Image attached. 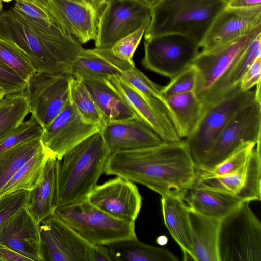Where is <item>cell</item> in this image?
I'll list each match as a JSON object with an SVG mask.
<instances>
[{
  "label": "cell",
  "mask_w": 261,
  "mask_h": 261,
  "mask_svg": "<svg viewBox=\"0 0 261 261\" xmlns=\"http://www.w3.org/2000/svg\"><path fill=\"white\" fill-rule=\"evenodd\" d=\"M104 173L184 200L196 179V167L182 139L143 149L110 153Z\"/></svg>",
  "instance_id": "cell-1"
},
{
  "label": "cell",
  "mask_w": 261,
  "mask_h": 261,
  "mask_svg": "<svg viewBox=\"0 0 261 261\" xmlns=\"http://www.w3.org/2000/svg\"><path fill=\"white\" fill-rule=\"evenodd\" d=\"M0 39L18 50L36 72L71 74L84 48L59 27L36 24L13 7L0 13Z\"/></svg>",
  "instance_id": "cell-2"
},
{
  "label": "cell",
  "mask_w": 261,
  "mask_h": 261,
  "mask_svg": "<svg viewBox=\"0 0 261 261\" xmlns=\"http://www.w3.org/2000/svg\"><path fill=\"white\" fill-rule=\"evenodd\" d=\"M110 154L100 130L67 151L59 160L56 208L86 200L104 173Z\"/></svg>",
  "instance_id": "cell-3"
},
{
  "label": "cell",
  "mask_w": 261,
  "mask_h": 261,
  "mask_svg": "<svg viewBox=\"0 0 261 261\" xmlns=\"http://www.w3.org/2000/svg\"><path fill=\"white\" fill-rule=\"evenodd\" d=\"M227 0H161L151 8L147 40L169 33L184 35L200 45Z\"/></svg>",
  "instance_id": "cell-4"
},
{
  "label": "cell",
  "mask_w": 261,
  "mask_h": 261,
  "mask_svg": "<svg viewBox=\"0 0 261 261\" xmlns=\"http://www.w3.org/2000/svg\"><path fill=\"white\" fill-rule=\"evenodd\" d=\"M260 33L261 25L241 37L199 52L191 65L197 71L194 92L204 107L229 93L227 82L230 71L252 40Z\"/></svg>",
  "instance_id": "cell-5"
},
{
  "label": "cell",
  "mask_w": 261,
  "mask_h": 261,
  "mask_svg": "<svg viewBox=\"0 0 261 261\" xmlns=\"http://www.w3.org/2000/svg\"><path fill=\"white\" fill-rule=\"evenodd\" d=\"M250 202H242L221 220L219 261H261V223Z\"/></svg>",
  "instance_id": "cell-6"
},
{
  "label": "cell",
  "mask_w": 261,
  "mask_h": 261,
  "mask_svg": "<svg viewBox=\"0 0 261 261\" xmlns=\"http://www.w3.org/2000/svg\"><path fill=\"white\" fill-rule=\"evenodd\" d=\"M54 215L91 245H107L135 238V222L117 219L92 204L86 199L55 208Z\"/></svg>",
  "instance_id": "cell-7"
},
{
  "label": "cell",
  "mask_w": 261,
  "mask_h": 261,
  "mask_svg": "<svg viewBox=\"0 0 261 261\" xmlns=\"http://www.w3.org/2000/svg\"><path fill=\"white\" fill-rule=\"evenodd\" d=\"M256 98L255 89L243 91L239 86L219 100L204 107L197 126L185 139L196 167L203 164L218 136L234 114Z\"/></svg>",
  "instance_id": "cell-8"
},
{
  "label": "cell",
  "mask_w": 261,
  "mask_h": 261,
  "mask_svg": "<svg viewBox=\"0 0 261 261\" xmlns=\"http://www.w3.org/2000/svg\"><path fill=\"white\" fill-rule=\"evenodd\" d=\"M144 44L142 66L170 80L191 65L200 48L191 39L175 33L153 37Z\"/></svg>",
  "instance_id": "cell-9"
},
{
  "label": "cell",
  "mask_w": 261,
  "mask_h": 261,
  "mask_svg": "<svg viewBox=\"0 0 261 261\" xmlns=\"http://www.w3.org/2000/svg\"><path fill=\"white\" fill-rule=\"evenodd\" d=\"M261 101L256 98L239 110L218 136L203 164L207 169L225 160L241 146L260 141Z\"/></svg>",
  "instance_id": "cell-10"
},
{
  "label": "cell",
  "mask_w": 261,
  "mask_h": 261,
  "mask_svg": "<svg viewBox=\"0 0 261 261\" xmlns=\"http://www.w3.org/2000/svg\"><path fill=\"white\" fill-rule=\"evenodd\" d=\"M70 73L35 72L23 91L30 113L44 129L61 112L69 97Z\"/></svg>",
  "instance_id": "cell-11"
},
{
  "label": "cell",
  "mask_w": 261,
  "mask_h": 261,
  "mask_svg": "<svg viewBox=\"0 0 261 261\" xmlns=\"http://www.w3.org/2000/svg\"><path fill=\"white\" fill-rule=\"evenodd\" d=\"M56 24L81 44L96 39L107 0H41Z\"/></svg>",
  "instance_id": "cell-12"
},
{
  "label": "cell",
  "mask_w": 261,
  "mask_h": 261,
  "mask_svg": "<svg viewBox=\"0 0 261 261\" xmlns=\"http://www.w3.org/2000/svg\"><path fill=\"white\" fill-rule=\"evenodd\" d=\"M151 8L139 0H107L101 14L95 45L111 48L122 38L149 24Z\"/></svg>",
  "instance_id": "cell-13"
},
{
  "label": "cell",
  "mask_w": 261,
  "mask_h": 261,
  "mask_svg": "<svg viewBox=\"0 0 261 261\" xmlns=\"http://www.w3.org/2000/svg\"><path fill=\"white\" fill-rule=\"evenodd\" d=\"M101 129L99 125L84 121L69 97L61 112L43 129L41 138L47 151L59 160L73 147Z\"/></svg>",
  "instance_id": "cell-14"
},
{
  "label": "cell",
  "mask_w": 261,
  "mask_h": 261,
  "mask_svg": "<svg viewBox=\"0 0 261 261\" xmlns=\"http://www.w3.org/2000/svg\"><path fill=\"white\" fill-rule=\"evenodd\" d=\"M195 183L211 190L230 195L242 201L261 199L260 141L247 160L238 169L223 176L196 177Z\"/></svg>",
  "instance_id": "cell-15"
},
{
  "label": "cell",
  "mask_w": 261,
  "mask_h": 261,
  "mask_svg": "<svg viewBox=\"0 0 261 261\" xmlns=\"http://www.w3.org/2000/svg\"><path fill=\"white\" fill-rule=\"evenodd\" d=\"M39 227L44 261H88L91 244L55 215Z\"/></svg>",
  "instance_id": "cell-16"
},
{
  "label": "cell",
  "mask_w": 261,
  "mask_h": 261,
  "mask_svg": "<svg viewBox=\"0 0 261 261\" xmlns=\"http://www.w3.org/2000/svg\"><path fill=\"white\" fill-rule=\"evenodd\" d=\"M87 199L113 217L132 222L137 219L142 202L133 182L120 176L97 185Z\"/></svg>",
  "instance_id": "cell-17"
},
{
  "label": "cell",
  "mask_w": 261,
  "mask_h": 261,
  "mask_svg": "<svg viewBox=\"0 0 261 261\" xmlns=\"http://www.w3.org/2000/svg\"><path fill=\"white\" fill-rule=\"evenodd\" d=\"M129 106L137 117L143 121L164 142L182 140L169 116L159 110L119 76L104 80Z\"/></svg>",
  "instance_id": "cell-18"
},
{
  "label": "cell",
  "mask_w": 261,
  "mask_h": 261,
  "mask_svg": "<svg viewBox=\"0 0 261 261\" xmlns=\"http://www.w3.org/2000/svg\"><path fill=\"white\" fill-rule=\"evenodd\" d=\"M261 25V6L250 8L226 7L216 17L200 45L206 50L231 41Z\"/></svg>",
  "instance_id": "cell-19"
},
{
  "label": "cell",
  "mask_w": 261,
  "mask_h": 261,
  "mask_svg": "<svg viewBox=\"0 0 261 261\" xmlns=\"http://www.w3.org/2000/svg\"><path fill=\"white\" fill-rule=\"evenodd\" d=\"M100 131L110 153L143 149L164 142L137 117L107 123Z\"/></svg>",
  "instance_id": "cell-20"
},
{
  "label": "cell",
  "mask_w": 261,
  "mask_h": 261,
  "mask_svg": "<svg viewBox=\"0 0 261 261\" xmlns=\"http://www.w3.org/2000/svg\"><path fill=\"white\" fill-rule=\"evenodd\" d=\"M0 242L31 261H44L39 224L27 207L0 227Z\"/></svg>",
  "instance_id": "cell-21"
},
{
  "label": "cell",
  "mask_w": 261,
  "mask_h": 261,
  "mask_svg": "<svg viewBox=\"0 0 261 261\" xmlns=\"http://www.w3.org/2000/svg\"><path fill=\"white\" fill-rule=\"evenodd\" d=\"M131 66H135L116 58L110 48H83L73 64L71 74L80 79L105 80L111 76H121Z\"/></svg>",
  "instance_id": "cell-22"
},
{
  "label": "cell",
  "mask_w": 261,
  "mask_h": 261,
  "mask_svg": "<svg viewBox=\"0 0 261 261\" xmlns=\"http://www.w3.org/2000/svg\"><path fill=\"white\" fill-rule=\"evenodd\" d=\"M189 215L194 261H219L218 238L221 220L189 208Z\"/></svg>",
  "instance_id": "cell-23"
},
{
  "label": "cell",
  "mask_w": 261,
  "mask_h": 261,
  "mask_svg": "<svg viewBox=\"0 0 261 261\" xmlns=\"http://www.w3.org/2000/svg\"><path fill=\"white\" fill-rule=\"evenodd\" d=\"M58 163V159L49 156L42 179L30 191L27 208L38 224L52 216L56 208Z\"/></svg>",
  "instance_id": "cell-24"
},
{
  "label": "cell",
  "mask_w": 261,
  "mask_h": 261,
  "mask_svg": "<svg viewBox=\"0 0 261 261\" xmlns=\"http://www.w3.org/2000/svg\"><path fill=\"white\" fill-rule=\"evenodd\" d=\"M161 207L165 225L181 248L183 259L194 260L189 207L184 200L161 196Z\"/></svg>",
  "instance_id": "cell-25"
},
{
  "label": "cell",
  "mask_w": 261,
  "mask_h": 261,
  "mask_svg": "<svg viewBox=\"0 0 261 261\" xmlns=\"http://www.w3.org/2000/svg\"><path fill=\"white\" fill-rule=\"evenodd\" d=\"M184 200L189 208L220 220L243 202L230 195L205 188L195 182Z\"/></svg>",
  "instance_id": "cell-26"
},
{
  "label": "cell",
  "mask_w": 261,
  "mask_h": 261,
  "mask_svg": "<svg viewBox=\"0 0 261 261\" xmlns=\"http://www.w3.org/2000/svg\"><path fill=\"white\" fill-rule=\"evenodd\" d=\"M81 80L92 97L106 124L137 117L126 102L104 80L94 78Z\"/></svg>",
  "instance_id": "cell-27"
},
{
  "label": "cell",
  "mask_w": 261,
  "mask_h": 261,
  "mask_svg": "<svg viewBox=\"0 0 261 261\" xmlns=\"http://www.w3.org/2000/svg\"><path fill=\"white\" fill-rule=\"evenodd\" d=\"M109 247L114 261H178L168 249L148 245L137 238L112 242Z\"/></svg>",
  "instance_id": "cell-28"
},
{
  "label": "cell",
  "mask_w": 261,
  "mask_h": 261,
  "mask_svg": "<svg viewBox=\"0 0 261 261\" xmlns=\"http://www.w3.org/2000/svg\"><path fill=\"white\" fill-rule=\"evenodd\" d=\"M167 99L177 123L181 138L186 139L197 126L204 106L194 91L174 95Z\"/></svg>",
  "instance_id": "cell-29"
},
{
  "label": "cell",
  "mask_w": 261,
  "mask_h": 261,
  "mask_svg": "<svg viewBox=\"0 0 261 261\" xmlns=\"http://www.w3.org/2000/svg\"><path fill=\"white\" fill-rule=\"evenodd\" d=\"M41 137L27 140L0 154V190L23 165L45 148Z\"/></svg>",
  "instance_id": "cell-30"
},
{
  "label": "cell",
  "mask_w": 261,
  "mask_h": 261,
  "mask_svg": "<svg viewBox=\"0 0 261 261\" xmlns=\"http://www.w3.org/2000/svg\"><path fill=\"white\" fill-rule=\"evenodd\" d=\"M51 154L44 148L23 165L0 190V197L18 190L31 191L42 179L45 165Z\"/></svg>",
  "instance_id": "cell-31"
},
{
  "label": "cell",
  "mask_w": 261,
  "mask_h": 261,
  "mask_svg": "<svg viewBox=\"0 0 261 261\" xmlns=\"http://www.w3.org/2000/svg\"><path fill=\"white\" fill-rule=\"evenodd\" d=\"M29 113L23 92L6 95L0 101V139L19 126Z\"/></svg>",
  "instance_id": "cell-32"
},
{
  "label": "cell",
  "mask_w": 261,
  "mask_h": 261,
  "mask_svg": "<svg viewBox=\"0 0 261 261\" xmlns=\"http://www.w3.org/2000/svg\"><path fill=\"white\" fill-rule=\"evenodd\" d=\"M69 98L84 121L99 125L101 129L103 127L106 122L81 79L72 76L69 83Z\"/></svg>",
  "instance_id": "cell-33"
},
{
  "label": "cell",
  "mask_w": 261,
  "mask_h": 261,
  "mask_svg": "<svg viewBox=\"0 0 261 261\" xmlns=\"http://www.w3.org/2000/svg\"><path fill=\"white\" fill-rule=\"evenodd\" d=\"M256 144L257 143L252 142L241 146L225 160L212 168L200 169L196 168V177H217L232 173L245 162Z\"/></svg>",
  "instance_id": "cell-34"
},
{
  "label": "cell",
  "mask_w": 261,
  "mask_h": 261,
  "mask_svg": "<svg viewBox=\"0 0 261 261\" xmlns=\"http://www.w3.org/2000/svg\"><path fill=\"white\" fill-rule=\"evenodd\" d=\"M119 76L145 97L155 98L168 105L163 86L150 80L135 66L130 67Z\"/></svg>",
  "instance_id": "cell-35"
},
{
  "label": "cell",
  "mask_w": 261,
  "mask_h": 261,
  "mask_svg": "<svg viewBox=\"0 0 261 261\" xmlns=\"http://www.w3.org/2000/svg\"><path fill=\"white\" fill-rule=\"evenodd\" d=\"M259 57H261V33L252 40L230 71L227 82L228 92L240 86V82L243 75Z\"/></svg>",
  "instance_id": "cell-36"
},
{
  "label": "cell",
  "mask_w": 261,
  "mask_h": 261,
  "mask_svg": "<svg viewBox=\"0 0 261 261\" xmlns=\"http://www.w3.org/2000/svg\"><path fill=\"white\" fill-rule=\"evenodd\" d=\"M0 62L27 81L36 72L30 62L18 50L1 39Z\"/></svg>",
  "instance_id": "cell-37"
},
{
  "label": "cell",
  "mask_w": 261,
  "mask_h": 261,
  "mask_svg": "<svg viewBox=\"0 0 261 261\" xmlns=\"http://www.w3.org/2000/svg\"><path fill=\"white\" fill-rule=\"evenodd\" d=\"M43 129L31 116L19 126L0 139V154L27 140L41 136Z\"/></svg>",
  "instance_id": "cell-38"
},
{
  "label": "cell",
  "mask_w": 261,
  "mask_h": 261,
  "mask_svg": "<svg viewBox=\"0 0 261 261\" xmlns=\"http://www.w3.org/2000/svg\"><path fill=\"white\" fill-rule=\"evenodd\" d=\"M15 2L13 7L32 22L38 25L58 27L41 0H15Z\"/></svg>",
  "instance_id": "cell-39"
},
{
  "label": "cell",
  "mask_w": 261,
  "mask_h": 261,
  "mask_svg": "<svg viewBox=\"0 0 261 261\" xmlns=\"http://www.w3.org/2000/svg\"><path fill=\"white\" fill-rule=\"evenodd\" d=\"M30 191L18 190L0 197V227L27 207Z\"/></svg>",
  "instance_id": "cell-40"
},
{
  "label": "cell",
  "mask_w": 261,
  "mask_h": 261,
  "mask_svg": "<svg viewBox=\"0 0 261 261\" xmlns=\"http://www.w3.org/2000/svg\"><path fill=\"white\" fill-rule=\"evenodd\" d=\"M148 24H144L132 33L122 38L110 48L113 55L119 60L135 66L133 55Z\"/></svg>",
  "instance_id": "cell-41"
},
{
  "label": "cell",
  "mask_w": 261,
  "mask_h": 261,
  "mask_svg": "<svg viewBox=\"0 0 261 261\" xmlns=\"http://www.w3.org/2000/svg\"><path fill=\"white\" fill-rule=\"evenodd\" d=\"M197 71L192 65L170 80L162 91L167 98L171 96L195 90Z\"/></svg>",
  "instance_id": "cell-42"
},
{
  "label": "cell",
  "mask_w": 261,
  "mask_h": 261,
  "mask_svg": "<svg viewBox=\"0 0 261 261\" xmlns=\"http://www.w3.org/2000/svg\"><path fill=\"white\" fill-rule=\"evenodd\" d=\"M27 82L0 62V90L6 95L23 92Z\"/></svg>",
  "instance_id": "cell-43"
},
{
  "label": "cell",
  "mask_w": 261,
  "mask_h": 261,
  "mask_svg": "<svg viewBox=\"0 0 261 261\" xmlns=\"http://www.w3.org/2000/svg\"><path fill=\"white\" fill-rule=\"evenodd\" d=\"M261 57L257 58L245 73L240 82V88L243 91L251 90L260 82Z\"/></svg>",
  "instance_id": "cell-44"
},
{
  "label": "cell",
  "mask_w": 261,
  "mask_h": 261,
  "mask_svg": "<svg viewBox=\"0 0 261 261\" xmlns=\"http://www.w3.org/2000/svg\"><path fill=\"white\" fill-rule=\"evenodd\" d=\"M88 261H114L107 245H91Z\"/></svg>",
  "instance_id": "cell-45"
},
{
  "label": "cell",
  "mask_w": 261,
  "mask_h": 261,
  "mask_svg": "<svg viewBox=\"0 0 261 261\" xmlns=\"http://www.w3.org/2000/svg\"><path fill=\"white\" fill-rule=\"evenodd\" d=\"M26 261L29 258L0 242V261Z\"/></svg>",
  "instance_id": "cell-46"
},
{
  "label": "cell",
  "mask_w": 261,
  "mask_h": 261,
  "mask_svg": "<svg viewBox=\"0 0 261 261\" xmlns=\"http://www.w3.org/2000/svg\"><path fill=\"white\" fill-rule=\"evenodd\" d=\"M261 6V0H227V7L233 8H250Z\"/></svg>",
  "instance_id": "cell-47"
},
{
  "label": "cell",
  "mask_w": 261,
  "mask_h": 261,
  "mask_svg": "<svg viewBox=\"0 0 261 261\" xmlns=\"http://www.w3.org/2000/svg\"><path fill=\"white\" fill-rule=\"evenodd\" d=\"M143 3L151 8L161 0H139Z\"/></svg>",
  "instance_id": "cell-48"
},
{
  "label": "cell",
  "mask_w": 261,
  "mask_h": 261,
  "mask_svg": "<svg viewBox=\"0 0 261 261\" xmlns=\"http://www.w3.org/2000/svg\"><path fill=\"white\" fill-rule=\"evenodd\" d=\"M6 94L1 90H0V101L5 97Z\"/></svg>",
  "instance_id": "cell-49"
},
{
  "label": "cell",
  "mask_w": 261,
  "mask_h": 261,
  "mask_svg": "<svg viewBox=\"0 0 261 261\" xmlns=\"http://www.w3.org/2000/svg\"><path fill=\"white\" fill-rule=\"evenodd\" d=\"M2 7H3V6H2V0H0V13L2 10Z\"/></svg>",
  "instance_id": "cell-50"
},
{
  "label": "cell",
  "mask_w": 261,
  "mask_h": 261,
  "mask_svg": "<svg viewBox=\"0 0 261 261\" xmlns=\"http://www.w3.org/2000/svg\"><path fill=\"white\" fill-rule=\"evenodd\" d=\"M2 1H4L5 2H11L12 0H2Z\"/></svg>",
  "instance_id": "cell-51"
}]
</instances>
